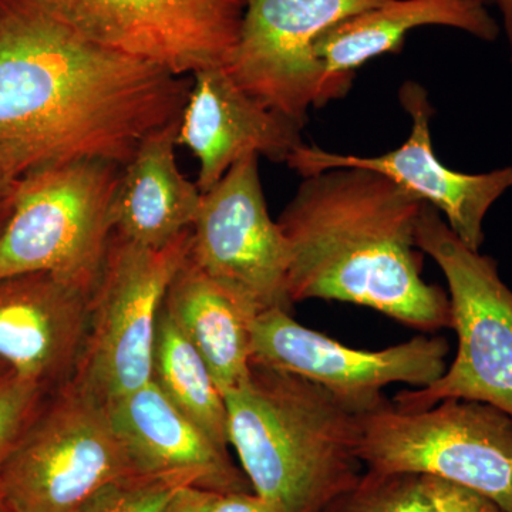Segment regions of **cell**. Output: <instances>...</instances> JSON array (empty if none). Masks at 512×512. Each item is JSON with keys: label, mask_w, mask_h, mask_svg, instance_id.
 Masks as SVG:
<instances>
[{"label": "cell", "mask_w": 512, "mask_h": 512, "mask_svg": "<svg viewBox=\"0 0 512 512\" xmlns=\"http://www.w3.org/2000/svg\"><path fill=\"white\" fill-rule=\"evenodd\" d=\"M473 2H480V3H484V5H485V2H487V0H473Z\"/></svg>", "instance_id": "31"}, {"label": "cell", "mask_w": 512, "mask_h": 512, "mask_svg": "<svg viewBox=\"0 0 512 512\" xmlns=\"http://www.w3.org/2000/svg\"><path fill=\"white\" fill-rule=\"evenodd\" d=\"M47 393L42 384L10 370L0 376V468Z\"/></svg>", "instance_id": "23"}, {"label": "cell", "mask_w": 512, "mask_h": 512, "mask_svg": "<svg viewBox=\"0 0 512 512\" xmlns=\"http://www.w3.org/2000/svg\"><path fill=\"white\" fill-rule=\"evenodd\" d=\"M183 477L128 474L104 485L76 512H165L184 488Z\"/></svg>", "instance_id": "22"}, {"label": "cell", "mask_w": 512, "mask_h": 512, "mask_svg": "<svg viewBox=\"0 0 512 512\" xmlns=\"http://www.w3.org/2000/svg\"><path fill=\"white\" fill-rule=\"evenodd\" d=\"M207 512H274L254 491L208 493Z\"/></svg>", "instance_id": "25"}, {"label": "cell", "mask_w": 512, "mask_h": 512, "mask_svg": "<svg viewBox=\"0 0 512 512\" xmlns=\"http://www.w3.org/2000/svg\"><path fill=\"white\" fill-rule=\"evenodd\" d=\"M163 306L207 363L222 396L247 379L256 316L204 274L190 255L168 286Z\"/></svg>", "instance_id": "19"}, {"label": "cell", "mask_w": 512, "mask_h": 512, "mask_svg": "<svg viewBox=\"0 0 512 512\" xmlns=\"http://www.w3.org/2000/svg\"><path fill=\"white\" fill-rule=\"evenodd\" d=\"M191 80L94 42L39 0H0V141L124 167L180 120Z\"/></svg>", "instance_id": "1"}, {"label": "cell", "mask_w": 512, "mask_h": 512, "mask_svg": "<svg viewBox=\"0 0 512 512\" xmlns=\"http://www.w3.org/2000/svg\"><path fill=\"white\" fill-rule=\"evenodd\" d=\"M450 345L443 336H414L382 350H357L305 328L284 309L259 313L252 322V362L318 383L359 410L382 403L393 383L426 387L447 369Z\"/></svg>", "instance_id": "12"}, {"label": "cell", "mask_w": 512, "mask_h": 512, "mask_svg": "<svg viewBox=\"0 0 512 512\" xmlns=\"http://www.w3.org/2000/svg\"><path fill=\"white\" fill-rule=\"evenodd\" d=\"M191 232L161 248L114 234L89 295L86 330L72 383L110 403L153 376V350L165 293L190 255Z\"/></svg>", "instance_id": "7"}, {"label": "cell", "mask_w": 512, "mask_h": 512, "mask_svg": "<svg viewBox=\"0 0 512 512\" xmlns=\"http://www.w3.org/2000/svg\"><path fill=\"white\" fill-rule=\"evenodd\" d=\"M134 473L107 404L69 382L29 421L0 468L9 512H76L97 490Z\"/></svg>", "instance_id": "8"}, {"label": "cell", "mask_w": 512, "mask_h": 512, "mask_svg": "<svg viewBox=\"0 0 512 512\" xmlns=\"http://www.w3.org/2000/svg\"><path fill=\"white\" fill-rule=\"evenodd\" d=\"M503 16V25L505 36H507L508 46H510V56L512 60V0H494Z\"/></svg>", "instance_id": "27"}, {"label": "cell", "mask_w": 512, "mask_h": 512, "mask_svg": "<svg viewBox=\"0 0 512 512\" xmlns=\"http://www.w3.org/2000/svg\"><path fill=\"white\" fill-rule=\"evenodd\" d=\"M325 512H503L493 501L429 474L365 470Z\"/></svg>", "instance_id": "21"}, {"label": "cell", "mask_w": 512, "mask_h": 512, "mask_svg": "<svg viewBox=\"0 0 512 512\" xmlns=\"http://www.w3.org/2000/svg\"><path fill=\"white\" fill-rule=\"evenodd\" d=\"M365 470L429 474L512 512V417L491 404L447 399L403 410L384 399L359 413Z\"/></svg>", "instance_id": "6"}, {"label": "cell", "mask_w": 512, "mask_h": 512, "mask_svg": "<svg viewBox=\"0 0 512 512\" xmlns=\"http://www.w3.org/2000/svg\"><path fill=\"white\" fill-rule=\"evenodd\" d=\"M444 26L494 42L500 26L473 0H389L357 13L326 30L315 45L323 64L329 101L342 99L353 84L357 69L376 57L400 53L413 29Z\"/></svg>", "instance_id": "17"}, {"label": "cell", "mask_w": 512, "mask_h": 512, "mask_svg": "<svg viewBox=\"0 0 512 512\" xmlns=\"http://www.w3.org/2000/svg\"><path fill=\"white\" fill-rule=\"evenodd\" d=\"M224 399L229 446L272 511L325 512L365 471L362 410L320 384L252 362Z\"/></svg>", "instance_id": "3"}, {"label": "cell", "mask_w": 512, "mask_h": 512, "mask_svg": "<svg viewBox=\"0 0 512 512\" xmlns=\"http://www.w3.org/2000/svg\"><path fill=\"white\" fill-rule=\"evenodd\" d=\"M399 100L412 119V131L402 146L376 157L330 153L319 147L296 148L286 164L302 177L340 167L375 171L433 205L463 244L480 251L484 221L495 202L512 190V165L481 174L460 173L441 163L431 141L434 110L421 84L406 82Z\"/></svg>", "instance_id": "13"}, {"label": "cell", "mask_w": 512, "mask_h": 512, "mask_svg": "<svg viewBox=\"0 0 512 512\" xmlns=\"http://www.w3.org/2000/svg\"><path fill=\"white\" fill-rule=\"evenodd\" d=\"M168 400L218 446L229 447L224 396L198 350L161 308L153 350V376Z\"/></svg>", "instance_id": "20"}, {"label": "cell", "mask_w": 512, "mask_h": 512, "mask_svg": "<svg viewBox=\"0 0 512 512\" xmlns=\"http://www.w3.org/2000/svg\"><path fill=\"white\" fill-rule=\"evenodd\" d=\"M8 372H9L8 367H6L5 365H2V363H0V376L5 375V373H8Z\"/></svg>", "instance_id": "29"}, {"label": "cell", "mask_w": 512, "mask_h": 512, "mask_svg": "<svg viewBox=\"0 0 512 512\" xmlns=\"http://www.w3.org/2000/svg\"><path fill=\"white\" fill-rule=\"evenodd\" d=\"M42 164H46L45 156L36 147L0 141V197L9 195L23 175Z\"/></svg>", "instance_id": "24"}, {"label": "cell", "mask_w": 512, "mask_h": 512, "mask_svg": "<svg viewBox=\"0 0 512 512\" xmlns=\"http://www.w3.org/2000/svg\"><path fill=\"white\" fill-rule=\"evenodd\" d=\"M259 156L241 158L202 194L190 258L249 312H291L289 247L269 215Z\"/></svg>", "instance_id": "9"}, {"label": "cell", "mask_w": 512, "mask_h": 512, "mask_svg": "<svg viewBox=\"0 0 512 512\" xmlns=\"http://www.w3.org/2000/svg\"><path fill=\"white\" fill-rule=\"evenodd\" d=\"M94 42L177 76L224 66L247 0H39Z\"/></svg>", "instance_id": "11"}, {"label": "cell", "mask_w": 512, "mask_h": 512, "mask_svg": "<svg viewBox=\"0 0 512 512\" xmlns=\"http://www.w3.org/2000/svg\"><path fill=\"white\" fill-rule=\"evenodd\" d=\"M0 512H9L8 510H6L5 505H3L2 503H0Z\"/></svg>", "instance_id": "30"}, {"label": "cell", "mask_w": 512, "mask_h": 512, "mask_svg": "<svg viewBox=\"0 0 512 512\" xmlns=\"http://www.w3.org/2000/svg\"><path fill=\"white\" fill-rule=\"evenodd\" d=\"M302 128L249 96L224 66L208 67L192 74L177 146L188 148L200 163L197 185L205 194L251 154L286 163L303 146Z\"/></svg>", "instance_id": "14"}, {"label": "cell", "mask_w": 512, "mask_h": 512, "mask_svg": "<svg viewBox=\"0 0 512 512\" xmlns=\"http://www.w3.org/2000/svg\"><path fill=\"white\" fill-rule=\"evenodd\" d=\"M423 204L365 168L303 177L278 218L292 302L353 303L420 332L451 329L447 293L421 276L416 232Z\"/></svg>", "instance_id": "2"}, {"label": "cell", "mask_w": 512, "mask_h": 512, "mask_svg": "<svg viewBox=\"0 0 512 512\" xmlns=\"http://www.w3.org/2000/svg\"><path fill=\"white\" fill-rule=\"evenodd\" d=\"M89 295L46 272L0 279V363L49 392L72 382Z\"/></svg>", "instance_id": "15"}, {"label": "cell", "mask_w": 512, "mask_h": 512, "mask_svg": "<svg viewBox=\"0 0 512 512\" xmlns=\"http://www.w3.org/2000/svg\"><path fill=\"white\" fill-rule=\"evenodd\" d=\"M208 493L200 488H184L165 512H207Z\"/></svg>", "instance_id": "26"}, {"label": "cell", "mask_w": 512, "mask_h": 512, "mask_svg": "<svg viewBox=\"0 0 512 512\" xmlns=\"http://www.w3.org/2000/svg\"><path fill=\"white\" fill-rule=\"evenodd\" d=\"M12 192H10L9 195H3V197H0V229L5 225L6 220H8L10 210H12Z\"/></svg>", "instance_id": "28"}, {"label": "cell", "mask_w": 512, "mask_h": 512, "mask_svg": "<svg viewBox=\"0 0 512 512\" xmlns=\"http://www.w3.org/2000/svg\"><path fill=\"white\" fill-rule=\"evenodd\" d=\"M178 128L180 120L154 131L121 170L113 202L114 234L134 244L165 247L197 220L202 192L178 168Z\"/></svg>", "instance_id": "18"}, {"label": "cell", "mask_w": 512, "mask_h": 512, "mask_svg": "<svg viewBox=\"0 0 512 512\" xmlns=\"http://www.w3.org/2000/svg\"><path fill=\"white\" fill-rule=\"evenodd\" d=\"M416 244L446 278L458 348L440 379L402 390L392 403L403 410H423L447 399L474 400L512 417V291L498 274L497 262L463 244L426 202Z\"/></svg>", "instance_id": "5"}, {"label": "cell", "mask_w": 512, "mask_h": 512, "mask_svg": "<svg viewBox=\"0 0 512 512\" xmlns=\"http://www.w3.org/2000/svg\"><path fill=\"white\" fill-rule=\"evenodd\" d=\"M119 164L37 165L13 188L0 229V279L46 272L92 292L113 237Z\"/></svg>", "instance_id": "4"}, {"label": "cell", "mask_w": 512, "mask_h": 512, "mask_svg": "<svg viewBox=\"0 0 512 512\" xmlns=\"http://www.w3.org/2000/svg\"><path fill=\"white\" fill-rule=\"evenodd\" d=\"M107 409L134 473L183 477L211 493L252 491L227 448L187 419L153 380Z\"/></svg>", "instance_id": "16"}, {"label": "cell", "mask_w": 512, "mask_h": 512, "mask_svg": "<svg viewBox=\"0 0 512 512\" xmlns=\"http://www.w3.org/2000/svg\"><path fill=\"white\" fill-rule=\"evenodd\" d=\"M389 0H247L238 42L224 64L266 109L305 126L329 103L315 45L326 30Z\"/></svg>", "instance_id": "10"}]
</instances>
